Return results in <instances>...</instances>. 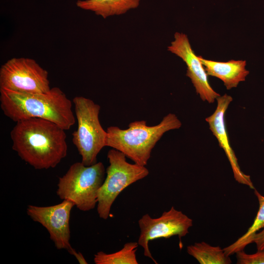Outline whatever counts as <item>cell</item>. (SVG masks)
<instances>
[{"label": "cell", "mask_w": 264, "mask_h": 264, "mask_svg": "<svg viewBox=\"0 0 264 264\" xmlns=\"http://www.w3.org/2000/svg\"><path fill=\"white\" fill-rule=\"evenodd\" d=\"M208 75L220 79L227 89L236 88L244 81L249 71L246 68L245 60H231L226 62H217L198 56Z\"/></svg>", "instance_id": "obj_12"}, {"label": "cell", "mask_w": 264, "mask_h": 264, "mask_svg": "<svg viewBox=\"0 0 264 264\" xmlns=\"http://www.w3.org/2000/svg\"><path fill=\"white\" fill-rule=\"evenodd\" d=\"M0 106L4 114L15 122L41 118L52 121L66 131L75 123L71 101L58 87L43 93L0 89Z\"/></svg>", "instance_id": "obj_2"}, {"label": "cell", "mask_w": 264, "mask_h": 264, "mask_svg": "<svg viewBox=\"0 0 264 264\" xmlns=\"http://www.w3.org/2000/svg\"><path fill=\"white\" fill-rule=\"evenodd\" d=\"M187 253L200 264H230L232 261L223 249L204 242H196L187 247Z\"/></svg>", "instance_id": "obj_14"}, {"label": "cell", "mask_w": 264, "mask_h": 264, "mask_svg": "<svg viewBox=\"0 0 264 264\" xmlns=\"http://www.w3.org/2000/svg\"><path fill=\"white\" fill-rule=\"evenodd\" d=\"M50 89L47 71L33 59L13 58L0 68V89L43 93Z\"/></svg>", "instance_id": "obj_7"}, {"label": "cell", "mask_w": 264, "mask_h": 264, "mask_svg": "<svg viewBox=\"0 0 264 264\" xmlns=\"http://www.w3.org/2000/svg\"><path fill=\"white\" fill-rule=\"evenodd\" d=\"M78 127L72 141L82 157V163L90 166L97 163V156L106 146L107 132L102 127L99 114L100 106L92 100L76 96L72 101Z\"/></svg>", "instance_id": "obj_5"}, {"label": "cell", "mask_w": 264, "mask_h": 264, "mask_svg": "<svg viewBox=\"0 0 264 264\" xmlns=\"http://www.w3.org/2000/svg\"><path fill=\"white\" fill-rule=\"evenodd\" d=\"M107 157L110 165L97 195V212L104 220L109 217L111 206L120 193L149 174L145 166L128 162L126 155L117 150H110Z\"/></svg>", "instance_id": "obj_6"}, {"label": "cell", "mask_w": 264, "mask_h": 264, "mask_svg": "<svg viewBox=\"0 0 264 264\" xmlns=\"http://www.w3.org/2000/svg\"><path fill=\"white\" fill-rule=\"evenodd\" d=\"M140 0H78L77 7L93 12L106 19L114 15L126 13L130 9L136 8Z\"/></svg>", "instance_id": "obj_13"}, {"label": "cell", "mask_w": 264, "mask_h": 264, "mask_svg": "<svg viewBox=\"0 0 264 264\" xmlns=\"http://www.w3.org/2000/svg\"><path fill=\"white\" fill-rule=\"evenodd\" d=\"M138 222L140 230L138 243L143 248L144 255L156 264L149 248V242L160 238L168 239L173 236H177L180 240L188 234L189 229L193 226V220L173 206L157 218H153L146 214Z\"/></svg>", "instance_id": "obj_8"}, {"label": "cell", "mask_w": 264, "mask_h": 264, "mask_svg": "<svg viewBox=\"0 0 264 264\" xmlns=\"http://www.w3.org/2000/svg\"><path fill=\"white\" fill-rule=\"evenodd\" d=\"M254 193L259 204L257 215L247 232L231 244L223 248L225 254L229 256L243 250L247 245L253 243L256 234L264 227V197L255 189Z\"/></svg>", "instance_id": "obj_15"}, {"label": "cell", "mask_w": 264, "mask_h": 264, "mask_svg": "<svg viewBox=\"0 0 264 264\" xmlns=\"http://www.w3.org/2000/svg\"><path fill=\"white\" fill-rule=\"evenodd\" d=\"M167 50L180 57L187 66L186 76L191 80L196 93L203 101L213 103L220 94L210 85L208 74L193 50L187 36L176 32L174 40L167 47Z\"/></svg>", "instance_id": "obj_10"}, {"label": "cell", "mask_w": 264, "mask_h": 264, "mask_svg": "<svg viewBox=\"0 0 264 264\" xmlns=\"http://www.w3.org/2000/svg\"><path fill=\"white\" fill-rule=\"evenodd\" d=\"M106 173L101 162L90 166L75 162L59 177L56 193L61 199L72 201L81 211L91 210L97 204L98 192Z\"/></svg>", "instance_id": "obj_4"}, {"label": "cell", "mask_w": 264, "mask_h": 264, "mask_svg": "<svg viewBox=\"0 0 264 264\" xmlns=\"http://www.w3.org/2000/svg\"><path fill=\"white\" fill-rule=\"evenodd\" d=\"M217 106L213 113L205 120L208 123L209 128L213 135L216 137L219 146L224 151L231 165L234 177L240 184L246 185L250 188L254 189V186L249 175H245L241 170L237 158L231 147L225 123L224 115L232 97L224 94L217 98Z\"/></svg>", "instance_id": "obj_11"}, {"label": "cell", "mask_w": 264, "mask_h": 264, "mask_svg": "<svg viewBox=\"0 0 264 264\" xmlns=\"http://www.w3.org/2000/svg\"><path fill=\"white\" fill-rule=\"evenodd\" d=\"M138 245V242H129L114 253L99 251L94 255V262L96 264H137L136 252Z\"/></svg>", "instance_id": "obj_16"}, {"label": "cell", "mask_w": 264, "mask_h": 264, "mask_svg": "<svg viewBox=\"0 0 264 264\" xmlns=\"http://www.w3.org/2000/svg\"><path fill=\"white\" fill-rule=\"evenodd\" d=\"M238 264H264V250L254 254H247L244 250L236 253Z\"/></svg>", "instance_id": "obj_17"}, {"label": "cell", "mask_w": 264, "mask_h": 264, "mask_svg": "<svg viewBox=\"0 0 264 264\" xmlns=\"http://www.w3.org/2000/svg\"><path fill=\"white\" fill-rule=\"evenodd\" d=\"M253 242L256 244L257 250H264V227L256 234Z\"/></svg>", "instance_id": "obj_18"}, {"label": "cell", "mask_w": 264, "mask_h": 264, "mask_svg": "<svg viewBox=\"0 0 264 264\" xmlns=\"http://www.w3.org/2000/svg\"><path fill=\"white\" fill-rule=\"evenodd\" d=\"M69 253L73 255L76 259L78 260L79 263L81 264H87L88 263L85 260V258L83 256L81 253L78 252H77L75 249H73Z\"/></svg>", "instance_id": "obj_19"}, {"label": "cell", "mask_w": 264, "mask_h": 264, "mask_svg": "<svg viewBox=\"0 0 264 264\" xmlns=\"http://www.w3.org/2000/svg\"><path fill=\"white\" fill-rule=\"evenodd\" d=\"M181 125L176 114L170 113L155 126H149L146 121L140 120L130 123L127 129L110 126L107 129L106 145L122 152L134 163L145 166L153 149L163 135Z\"/></svg>", "instance_id": "obj_3"}, {"label": "cell", "mask_w": 264, "mask_h": 264, "mask_svg": "<svg viewBox=\"0 0 264 264\" xmlns=\"http://www.w3.org/2000/svg\"><path fill=\"white\" fill-rule=\"evenodd\" d=\"M74 206L72 201L63 200L58 204L49 206L29 205L26 211L33 220L46 228L58 249H65L69 253L73 248L69 242V220Z\"/></svg>", "instance_id": "obj_9"}, {"label": "cell", "mask_w": 264, "mask_h": 264, "mask_svg": "<svg viewBox=\"0 0 264 264\" xmlns=\"http://www.w3.org/2000/svg\"><path fill=\"white\" fill-rule=\"evenodd\" d=\"M66 130L44 119L19 121L10 132L12 149L36 169L55 168L67 154Z\"/></svg>", "instance_id": "obj_1"}]
</instances>
